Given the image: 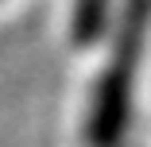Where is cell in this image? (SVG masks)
I'll use <instances>...</instances> for the list:
<instances>
[{
	"label": "cell",
	"mask_w": 151,
	"mask_h": 147,
	"mask_svg": "<svg viewBox=\"0 0 151 147\" xmlns=\"http://www.w3.org/2000/svg\"><path fill=\"white\" fill-rule=\"evenodd\" d=\"M147 27H151V0H128L116 23L112 62L97 77V89H93V108H89V143L93 147H112L128 128L132 81H136Z\"/></svg>",
	"instance_id": "cell-1"
},
{
	"label": "cell",
	"mask_w": 151,
	"mask_h": 147,
	"mask_svg": "<svg viewBox=\"0 0 151 147\" xmlns=\"http://www.w3.org/2000/svg\"><path fill=\"white\" fill-rule=\"evenodd\" d=\"M109 12H112V0H78L74 16H70V35L78 47H93L105 27H109Z\"/></svg>",
	"instance_id": "cell-2"
}]
</instances>
